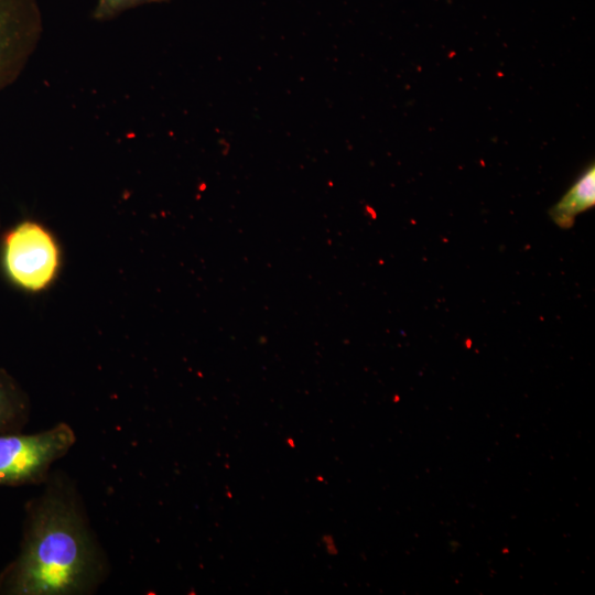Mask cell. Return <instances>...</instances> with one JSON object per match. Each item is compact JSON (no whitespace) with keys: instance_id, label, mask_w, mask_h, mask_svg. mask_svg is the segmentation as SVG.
Returning <instances> with one entry per match:
<instances>
[{"instance_id":"obj_8","label":"cell","mask_w":595,"mask_h":595,"mask_svg":"<svg viewBox=\"0 0 595 595\" xmlns=\"http://www.w3.org/2000/svg\"><path fill=\"white\" fill-rule=\"evenodd\" d=\"M0 234H1V218H0ZM0 237H1V235H0Z\"/></svg>"},{"instance_id":"obj_2","label":"cell","mask_w":595,"mask_h":595,"mask_svg":"<svg viewBox=\"0 0 595 595\" xmlns=\"http://www.w3.org/2000/svg\"><path fill=\"white\" fill-rule=\"evenodd\" d=\"M0 259L6 278L14 286L36 293L56 279L61 250L56 238L44 225L24 219L0 237Z\"/></svg>"},{"instance_id":"obj_3","label":"cell","mask_w":595,"mask_h":595,"mask_svg":"<svg viewBox=\"0 0 595 595\" xmlns=\"http://www.w3.org/2000/svg\"><path fill=\"white\" fill-rule=\"evenodd\" d=\"M75 443V431L64 422L31 434H0V487L43 485Z\"/></svg>"},{"instance_id":"obj_7","label":"cell","mask_w":595,"mask_h":595,"mask_svg":"<svg viewBox=\"0 0 595 595\" xmlns=\"http://www.w3.org/2000/svg\"><path fill=\"white\" fill-rule=\"evenodd\" d=\"M169 0H98L93 18L98 21L110 20L126 10L155 2H164Z\"/></svg>"},{"instance_id":"obj_1","label":"cell","mask_w":595,"mask_h":595,"mask_svg":"<svg viewBox=\"0 0 595 595\" xmlns=\"http://www.w3.org/2000/svg\"><path fill=\"white\" fill-rule=\"evenodd\" d=\"M109 573L77 485L52 470L25 504L19 552L0 572V595H89Z\"/></svg>"},{"instance_id":"obj_4","label":"cell","mask_w":595,"mask_h":595,"mask_svg":"<svg viewBox=\"0 0 595 595\" xmlns=\"http://www.w3.org/2000/svg\"><path fill=\"white\" fill-rule=\"evenodd\" d=\"M42 34L36 0H0V93L22 75Z\"/></svg>"},{"instance_id":"obj_6","label":"cell","mask_w":595,"mask_h":595,"mask_svg":"<svg viewBox=\"0 0 595 595\" xmlns=\"http://www.w3.org/2000/svg\"><path fill=\"white\" fill-rule=\"evenodd\" d=\"M595 204V167L591 164L562 198L550 208L549 215L560 228H570L580 213Z\"/></svg>"},{"instance_id":"obj_5","label":"cell","mask_w":595,"mask_h":595,"mask_svg":"<svg viewBox=\"0 0 595 595\" xmlns=\"http://www.w3.org/2000/svg\"><path fill=\"white\" fill-rule=\"evenodd\" d=\"M31 415V400L18 380L0 367V434L20 432Z\"/></svg>"}]
</instances>
